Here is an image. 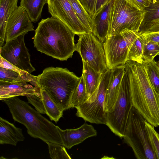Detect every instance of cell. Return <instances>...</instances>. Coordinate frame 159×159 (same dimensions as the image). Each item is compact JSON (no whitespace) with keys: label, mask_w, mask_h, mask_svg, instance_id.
I'll use <instances>...</instances> for the list:
<instances>
[{"label":"cell","mask_w":159,"mask_h":159,"mask_svg":"<svg viewBox=\"0 0 159 159\" xmlns=\"http://www.w3.org/2000/svg\"><path fill=\"white\" fill-rule=\"evenodd\" d=\"M140 34L147 39L159 44V31L145 32Z\"/></svg>","instance_id":"obj_36"},{"label":"cell","mask_w":159,"mask_h":159,"mask_svg":"<svg viewBox=\"0 0 159 159\" xmlns=\"http://www.w3.org/2000/svg\"><path fill=\"white\" fill-rule=\"evenodd\" d=\"M109 0H97L95 14L102 8Z\"/></svg>","instance_id":"obj_37"},{"label":"cell","mask_w":159,"mask_h":159,"mask_svg":"<svg viewBox=\"0 0 159 159\" xmlns=\"http://www.w3.org/2000/svg\"><path fill=\"white\" fill-rule=\"evenodd\" d=\"M78 35L76 51L80 54L82 61L98 73L105 72L108 68L103 43L91 32Z\"/></svg>","instance_id":"obj_10"},{"label":"cell","mask_w":159,"mask_h":159,"mask_svg":"<svg viewBox=\"0 0 159 159\" xmlns=\"http://www.w3.org/2000/svg\"><path fill=\"white\" fill-rule=\"evenodd\" d=\"M146 63L148 79L155 90L159 94V64L154 59Z\"/></svg>","instance_id":"obj_27"},{"label":"cell","mask_w":159,"mask_h":159,"mask_svg":"<svg viewBox=\"0 0 159 159\" xmlns=\"http://www.w3.org/2000/svg\"><path fill=\"white\" fill-rule=\"evenodd\" d=\"M67 68L50 67L36 76L37 83L63 111L70 109L72 94L80 80Z\"/></svg>","instance_id":"obj_4"},{"label":"cell","mask_w":159,"mask_h":159,"mask_svg":"<svg viewBox=\"0 0 159 159\" xmlns=\"http://www.w3.org/2000/svg\"><path fill=\"white\" fill-rule=\"evenodd\" d=\"M62 145L68 149L83 142L87 139L96 136V130L91 125L85 122L80 127L74 129L62 130L57 126Z\"/></svg>","instance_id":"obj_15"},{"label":"cell","mask_w":159,"mask_h":159,"mask_svg":"<svg viewBox=\"0 0 159 159\" xmlns=\"http://www.w3.org/2000/svg\"><path fill=\"white\" fill-rule=\"evenodd\" d=\"M87 11L92 17L95 13L97 0H79Z\"/></svg>","instance_id":"obj_34"},{"label":"cell","mask_w":159,"mask_h":159,"mask_svg":"<svg viewBox=\"0 0 159 159\" xmlns=\"http://www.w3.org/2000/svg\"><path fill=\"white\" fill-rule=\"evenodd\" d=\"M112 70L108 69L102 74L99 85L96 90L94 100L85 102L76 107V115L86 121L97 124H106V97Z\"/></svg>","instance_id":"obj_9"},{"label":"cell","mask_w":159,"mask_h":159,"mask_svg":"<svg viewBox=\"0 0 159 159\" xmlns=\"http://www.w3.org/2000/svg\"><path fill=\"white\" fill-rule=\"evenodd\" d=\"M52 17L63 22L75 34L89 32L75 15L69 0H47Z\"/></svg>","instance_id":"obj_12"},{"label":"cell","mask_w":159,"mask_h":159,"mask_svg":"<svg viewBox=\"0 0 159 159\" xmlns=\"http://www.w3.org/2000/svg\"><path fill=\"white\" fill-rule=\"evenodd\" d=\"M39 88V95L26 97L28 103L32 105L40 113L46 114L51 120L57 123L62 117L64 111L55 103L45 90Z\"/></svg>","instance_id":"obj_14"},{"label":"cell","mask_w":159,"mask_h":159,"mask_svg":"<svg viewBox=\"0 0 159 159\" xmlns=\"http://www.w3.org/2000/svg\"><path fill=\"white\" fill-rule=\"evenodd\" d=\"M88 96L84 80L82 75L79 83L74 91L71 99L70 108H76L88 100Z\"/></svg>","instance_id":"obj_25"},{"label":"cell","mask_w":159,"mask_h":159,"mask_svg":"<svg viewBox=\"0 0 159 159\" xmlns=\"http://www.w3.org/2000/svg\"><path fill=\"white\" fill-rule=\"evenodd\" d=\"M112 1L110 0L93 17L95 26L93 34L102 43L108 36L109 16Z\"/></svg>","instance_id":"obj_18"},{"label":"cell","mask_w":159,"mask_h":159,"mask_svg":"<svg viewBox=\"0 0 159 159\" xmlns=\"http://www.w3.org/2000/svg\"><path fill=\"white\" fill-rule=\"evenodd\" d=\"M133 106L129 77L125 69L116 101L112 107L107 112L106 116V125L120 138L124 136Z\"/></svg>","instance_id":"obj_6"},{"label":"cell","mask_w":159,"mask_h":159,"mask_svg":"<svg viewBox=\"0 0 159 159\" xmlns=\"http://www.w3.org/2000/svg\"><path fill=\"white\" fill-rule=\"evenodd\" d=\"M145 10L144 18L140 28L151 21L159 18V0H152L150 6Z\"/></svg>","instance_id":"obj_31"},{"label":"cell","mask_w":159,"mask_h":159,"mask_svg":"<svg viewBox=\"0 0 159 159\" xmlns=\"http://www.w3.org/2000/svg\"><path fill=\"white\" fill-rule=\"evenodd\" d=\"M111 70V74L106 93L107 112L113 106L117 98L125 72V65H120Z\"/></svg>","instance_id":"obj_17"},{"label":"cell","mask_w":159,"mask_h":159,"mask_svg":"<svg viewBox=\"0 0 159 159\" xmlns=\"http://www.w3.org/2000/svg\"><path fill=\"white\" fill-rule=\"evenodd\" d=\"M147 121L133 106L130 111L124 136V142L132 149L137 159H157L146 129Z\"/></svg>","instance_id":"obj_5"},{"label":"cell","mask_w":159,"mask_h":159,"mask_svg":"<svg viewBox=\"0 0 159 159\" xmlns=\"http://www.w3.org/2000/svg\"><path fill=\"white\" fill-rule=\"evenodd\" d=\"M47 0H20V6L26 11L31 21L36 23L41 17L43 7Z\"/></svg>","instance_id":"obj_24"},{"label":"cell","mask_w":159,"mask_h":159,"mask_svg":"<svg viewBox=\"0 0 159 159\" xmlns=\"http://www.w3.org/2000/svg\"><path fill=\"white\" fill-rule=\"evenodd\" d=\"M159 31V18L154 20L140 28V34L145 32Z\"/></svg>","instance_id":"obj_32"},{"label":"cell","mask_w":159,"mask_h":159,"mask_svg":"<svg viewBox=\"0 0 159 159\" xmlns=\"http://www.w3.org/2000/svg\"><path fill=\"white\" fill-rule=\"evenodd\" d=\"M146 11L139 10L125 0H112L109 16L108 36L127 29L139 32Z\"/></svg>","instance_id":"obj_7"},{"label":"cell","mask_w":159,"mask_h":159,"mask_svg":"<svg viewBox=\"0 0 159 159\" xmlns=\"http://www.w3.org/2000/svg\"><path fill=\"white\" fill-rule=\"evenodd\" d=\"M0 80L9 82H25L37 86L36 76L28 73L25 75L9 69L0 67Z\"/></svg>","instance_id":"obj_23"},{"label":"cell","mask_w":159,"mask_h":159,"mask_svg":"<svg viewBox=\"0 0 159 159\" xmlns=\"http://www.w3.org/2000/svg\"><path fill=\"white\" fill-rule=\"evenodd\" d=\"M129 79L133 106L146 121L159 126V94L148 76L146 63L128 60L124 65Z\"/></svg>","instance_id":"obj_2"},{"label":"cell","mask_w":159,"mask_h":159,"mask_svg":"<svg viewBox=\"0 0 159 159\" xmlns=\"http://www.w3.org/2000/svg\"><path fill=\"white\" fill-rule=\"evenodd\" d=\"M28 83L0 80V100L3 101L20 96L27 97L39 95L40 90L38 86H34Z\"/></svg>","instance_id":"obj_16"},{"label":"cell","mask_w":159,"mask_h":159,"mask_svg":"<svg viewBox=\"0 0 159 159\" xmlns=\"http://www.w3.org/2000/svg\"><path fill=\"white\" fill-rule=\"evenodd\" d=\"M140 34L125 29L117 34L108 36L103 43L108 69L125 64L129 49Z\"/></svg>","instance_id":"obj_8"},{"label":"cell","mask_w":159,"mask_h":159,"mask_svg":"<svg viewBox=\"0 0 159 159\" xmlns=\"http://www.w3.org/2000/svg\"><path fill=\"white\" fill-rule=\"evenodd\" d=\"M25 139L21 128L0 117V144L16 146Z\"/></svg>","instance_id":"obj_19"},{"label":"cell","mask_w":159,"mask_h":159,"mask_svg":"<svg viewBox=\"0 0 159 159\" xmlns=\"http://www.w3.org/2000/svg\"><path fill=\"white\" fill-rule=\"evenodd\" d=\"M144 43V38L140 34L135 39L129 49L127 61L132 60L138 62L144 61L143 58Z\"/></svg>","instance_id":"obj_26"},{"label":"cell","mask_w":159,"mask_h":159,"mask_svg":"<svg viewBox=\"0 0 159 159\" xmlns=\"http://www.w3.org/2000/svg\"><path fill=\"white\" fill-rule=\"evenodd\" d=\"M143 38L144 43L143 58L144 62H147L154 60V58L158 55L159 44Z\"/></svg>","instance_id":"obj_28"},{"label":"cell","mask_w":159,"mask_h":159,"mask_svg":"<svg viewBox=\"0 0 159 159\" xmlns=\"http://www.w3.org/2000/svg\"><path fill=\"white\" fill-rule=\"evenodd\" d=\"M145 126L152 148L157 159H159V134L155 130V127L147 121Z\"/></svg>","instance_id":"obj_30"},{"label":"cell","mask_w":159,"mask_h":159,"mask_svg":"<svg viewBox=\"0 0 159 159\" xmlns=\"http://www.w3.org/2000/svg\"><path fill=\"white\" fill-rule=\"evenodd\" d=\"M48 145L50 157L52 159H70L65 147L63 145L52 142L46 143Z\"/></svg>","instance_id":"obj_29"},{"label":"cell","mask_w":159,"mask_h":159,"mask_svg":"<svg viewBox=\"0 0 159 159\" xmlns=\"http://www.w3.org/2000/svg\"><path fill=\"white\" fill-rule=\"evenodd\" d=\"M82 76L84 80L89 98L86 102H93L94 94L101 81L102 74L98 73L82 61Z\"/></svg>","instance_id":"obj_20"},{"label":"cell","mask_w":159,"mask_h":159,"mask_svg":"<svg viewBox=\"0 0 159 159\" xmlns=\"http://www.w3.org/2000/svg\"><path fill=\"white\" fill-rule=\"evenodd\" d=\"M3 101L8 107L14 121L24 125L27 129L28 134L31 137L40 139L45 143L62 145L57 126L32 107L28 102L17 97Z\"/></svg>","instance_id":"obj_3"},{"label":"cell","mask_w":159,"mask_h":159,"mask_svg":"<svg viewBox=\"0 0 159 159\" xmlns=\"http://www.w3.org/2000/svg\"><path fill=\"white\" fill-rule=\"evenodd\" d=\"M80 21L89 32L94 33L95 26L93 18L85 10L79 0H69Z\"/></svg>","instance_id":"obj_22"},{"label":"cell","mask_w":159,"mask_h":159,"mask_svg":"<svg viewBox=\"0 0 159 159\" xmlns=\"http://www.w3.org/2000/svg\"><path fill=\"white\" fill-rule=\"evenodd\" d=\"M0 67L14 71L22 75H25L28 73L19 69L1 56Z\"/></svg>","instance_id":"obj_35"},{"label":"cell","mask_w":159,"mask_h":159,"mask_svg":"<svg viewBox=\"0 0 159 159\" xmlns=\"http://www.w3.org/2000/svg\"><path fill=\"white\" fill-rule=\"evenodd\" d=\"M24 36L6 42L0 48V56L22 70L30 74L35 70L30 61V55L25 46Z\"/></svg>","instance_id":"obj_11"},{"label":"cell","mask_w":159,"mask_h":159,"mask_svg":"<svg viewBox=\"0 0 159 159\" xmlns=\"http://www.w3.org/2000/svg\"><path fill=\"white\" fill-rule=\"evenodd\" d=\"M130 5L140 11H144L148 7L152 0H125Z\"/></svg>","instance_id":"obj_33"},{"label":"cell","mask_w":159,"mask_h":159,"mask_svg":"<svg viewBox=\"0 0 159 159\" xmlns=\"http://www.w3.org/2000/svg\"><path fill=\"white\" fill-rule=\"evenodd\" d=\"M33 38L34 46L42 53L60 61H66L76 51L75 34L65 24L53 17L42 19Z\"/></svg>","instance_id":"obj_1"},{"label":"cell","mask_w":159,"mask_h":159,"mask_svg":"<svg viewBox=\"0 0 159 159\" xmlns=\"http://www.w3.org/2000/svg\"><path fill=\"white\" fill-rule=\"evenodd\" d=\"M18 0H0V48L5 40L6 30L8 20L18 7Z\"/></svg>","instance_id":"obj_21"},{"label":"cell","mask_w":159,"mask_h":159,"mask_svg":"<svg viewBox=\"0 0 159 159\" xmlns=\"http://www.w3.org/2000/svg\"><path fill=\"white\" fill-rule=\"evenodd\" d=\"M158 55H159V54H158ZM157 62H158V64H159V60Z\"/></svg>","instance_id":"obj_38"},{"label":"cell","mask_w":159,"mask_h":159,"mask_svg":"<svg viewBox=\"0 0 159 159\" xmlns=\"http://www.w3.org/2000/svg\"><path fill=\"white\" fill-rule=\"evenodd\" d=\"M32 22L25 8L20 6L10 16L7 24L5 41L15 39L20 35L25 36L33 31Z\"/></svg>","instance_id":"obj_13"}]
</instances>
